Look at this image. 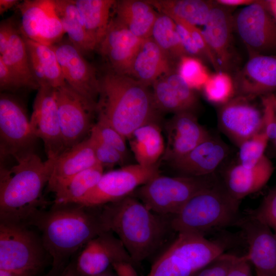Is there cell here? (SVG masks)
<instances>
[{
    "label": "cell",
    "mask_w": 276,
    "mask_h": 276,
    "mask_svg": "<svg viewBox=\"0 0 276 276\" xmlns=\"http://www.w3.org/2000/svg\"><path fill=\"white\" fill-rule=\"evenodd\" d=\"M28 225L36 226L41 233L52 267L64 266L65 260L80 247L109 231L102 218L101 206L79 203H54L49 211L36 214Z\"/></svg>",
    "instance_id": "obj_1"
},
{
    "label": "cell",
    "mask_w": 276,
    "mask_h": 276,
    "mask_svg": "<svg viewBox=\"0 0 276 276\" xmlns=\"http://www.w3.org/2000/svg\"><path fill=\"white\" fill-rule=\"evenodd\" d=\"M101 213L107 228L122 241L134 264L158 252L173 232L169 216L153 212L132 194L101 206Z\"/></svg>",
    "instance_id": "obj_2"
},
{
    "label": "cell",
    "mask_w": 276,
    "mask_h": 276,
    "mask_svg": "<svg viewBox=\"0 0 276 276\" xmlns=\"http://www.w3.org/2000/svg\"><path fill=\"white\" fill-rule=\"evenodd\" d=\"M55 159L43 161L35 152L15 159L10 168L1 164L0 221L25 224L48 204L42 196Z\"/></svg>",
    "instance_id": "obj_3"
},
{
    "label": "cell",
    "mask_w": 276,
    "mask_h": 276,
    "mask_svg": "<svg viewBox=\"0 0 276 276\" xmlns=\"http://www.w3.org/2000/svg\"><path fill=\"white\" fill-rule=\"evenodd\" d=\"M99 79L97 118L108 122L127 139L142 125L157 122L159 111L148 86L110 70Z\"/></svg>",
    "instance_id": "obj_4"
},
{
    "label": "cell",
    "mask_w": 276,
    "mask_h": 276,
    "mask_svg": "<svg viewBox=\"0 0 276 276\" xmlns=\"http://www.w3.org/2000/svg\"><path fill=\"white\" fill-rule=\"evenodd\" d=\"M241 201L227 192L220 178L199 192L176 214L169 216L174 232L205 235L236 226L242 215Z\"/></svg>",
    "instance_id": "obj_5"
},
{
    "label": "cell",
    "mask_w": 276,
    "mask_h": 276,
    "mask_svg": "<svg viewBox=\"0 0 276 276\" xmlns=\"http://www.w3.org/2000/svg\"><path fill=\"white\" fill-rule=\"evenodd\" d=\"M225 248L223 243L203 236L178 233L155 260L147 276H194Z\"/></svg>",
    "instance_id": "obj_6"
},
{
    "label": "cell",
    "mask_w": 276,
    "mask_h": 276,
    "mask_svg": "<svg viewBox=\"0 0 276 276\" xmlns=\"http://www.w3.org/2000/svg\"><path fill=\"white\" fill-rule=\"evenodd\" d=\"M215 173L195 177L186 175L167 176L159 174L138 188L132 194L153 212L171 216L193 196L214 183Z\"/></svg>",
    "instance_id": "obj_7"
},
{
    "label": "cell",
    "mask_w": 276,
    "mask_h": 276,
    "mask_svg": "<svg viewBox=\"0 0 276 276\" xmlns=\"http://www.w3.org/2000/svg\"><path fill=\"white\" fill-rule=\"evenodd\" d=\"M22 223H0V269L35 275L48 255L41 237Z\"/></svg>",
    "instance_id": "obj_8"
},
{
    "label": "cell",
    "mask_w": 276,
    "mask_h": 276,
    "mask_svg": "<svg viewBox=\"0 0 276 276\" xmlns=\"http://www.w3.org/2000/svg\"><path fill=\"white\" fill-rule=\"evenodd\" d=\"M37 138L33 134L30 120L22 103L12 95H0L1 159H17L35 152Z\"/></svg>",
    "instance_id": "obj_9"
},
{
    "label": "cell",
    "mask_w": 276,
    "mask_h": 276,
    "mask_svg": "<svg viewBox=\"0 0 276 276\" xmlns=\"http://www.w3.org/2000/svg\"><path fill=\"white\" fill-rule=\"evenodd\" d=\"M158 166L136 164L103 173L94 188L77 203L95 207L120 200L159 174Z\"/></svg>",
    "instance_id": "obj_10"
},
{
    "label": "cell",
    "mask_w": 276,
    "mask_h": 276,
    "mask_svg": "<svg viewBox=\"0 0 276 276\" xmlns=\"http://www.w3.org/2000/svg\"><path fill=\"white\" fill-rule=\"evenodd\" d=\"M56 99L65 150L84 140L94 125L97 104L72 88L67 84L55 88Z\"/></svg>",
    "instance_id": "obj_11"
},
{
    "label": "cell",
    "mask_w": 276,
    "mask_h": 276,
    "mask_svg": "<svg viewBox=\"0 0 276 276\" xmlns=\"http://www.w3.org/2000/svg\"><path fill=\"white\" fill-rule=\"evenodd\" d=\"M234 29L252 53L276 51V20L261 1L244 6L233 16Z\"/></svg>",
    "instance_id": "obj_12"
},
{
    "label": "cell",
    "mask_w": 276,
    "mask_h": 276,
    "mask_svg": "<svg viewBox=\"0 0 276 276\" xmlns=\"http://www.w3.org/2000/svg\"><path fill=\"white\" fill-rule=\"evenodd\" d=\"M31 130L43 144L47 159H56L65 150L60 127L55 88L40 86L37 90L30 119Z\"/></svg>",
    "instance_id": "obj_13"
},
{
    "label": "cell",
    "mask_w": 276,
    "mask_h": 276,
    "mask_svg": "<svg viewBox=\"0 0 276 276\" xmlns=\"http://www.w3.org/2000/svg\"><path fill=\"white\" fill-rule=\"evenodd\" d=\"M243 233L247 245L245 255L256 272L276 276V235L265 223L250 211L241 216L237 225Z\"/></svg>",
    "instance_id": "obj_14"
},
{
    "label": "cell",
    "mask_w": 276,
    "mask_h": 276,
    "mask_svg": "<svg viewBox=\"0 0 276 276\" xmlns=\"http://www.w3.org/2000/svg\"><path fill=\"white\" fill-rule=\"evenodd\" d=\"M252 100L235 96L221 105L218 111L220 129L238 147L263 129L262 111Z\"/></svg>",
    "instance_id": "obj_15"
},
{
    "label": "cell",
    "mask_w": 276,
    "mask_h": 276,
    "mask_svg": "<svg viewBox=\"0 0 276 276\" xmlns=\"http://www.w3.org/2000/svg\"><path fill=\"white\" fill-rule=\"evenodd\" d=\"M52 46L67 85L97 104L100 92V79L96 68L70 41H60Z\"/></svg>",
    "instance_id": "obj_16"
},
{
    "label": "cell",
    "mask_w": 276,
    "mask_h": 276,
    "mask_svg": "<svg viewBox=\"0 0 276 276\" xmlns=\"http://www.w3.org/2000/svg\"><path fill=\"white\" fill-rule=\"evenodd\" d=\"M124 261L133 263L122 241L112 232L107 231L85 245L75 267L78 276H91L106 271L116 262Z\"/></svg>",
    "instance_id": "obj_17"
},
{
    "label": "cell",
    "mask_w": 276,
    "mask_h": 276,
    "mask_svg": "<svg viewBox=\"0 0 276 276\" xmlns=\"http://www.w3.org/2000/svg\"><path fill=\"white\" fill-rule=\"evenodd\" d=\"M235 96L251 99L276 90V55L252 53L234 80Z\"/></svg>",
    "instance_id": "obj_18"
},
{
    "label": "cell",
    "mask_w": 276,
    "mask_h": 276,
    "mask_svg": "<svg viewBox=\"0 0 276 276\" xmlns=\"http://www.w3.org/2000/svg\"><path fill=\"white\" fill-rule=\"evenodd\" d=\"M143 39L135 36L120 21L111 17L98 49L107 61L109 70L119 74L128 75L133 60Z\"/></svg>",
    "instance_id": "obj_19"
},
{
    "label": "cell",
    "mask_w": 276,
    "mask_h": 276,
    "mask_svg": "<svg viewBox=\"0 0 276 276\" xmlns=\"http://www.w3.org/2000/svg\"><path fill=\"white\" fill-rule=\"evenodd\" d=\"M167 142L163 159L171 163L183 157L211 134L193 112L175 113L166 125Z\"/></svg>",
    "instance_id": "obj_20"
},
{
    "label": "cell",
    "mask_w": 276,
    "mask_h": 276,
    "mask_svg": "<svg viewBox=\"0 0 276 276\" xmlns=\"http://www.w3.org/2000/svg\"><path fill=\"white\" fill-rule=\"evenodd\" d=\"M152 97L159 111L193 112L198 104L194 90L174 69L162 76L152 84Z\"/></svg>",
    "instance_id": "obj_21"
},
{
    "label": "cell",
    "mask_w": 276,
    "mask_h": 276,
    "mask_svg": "<svg viewBox=\"0 0 276 276\" xmlns=\"http://www.w3.org/2000/svg\"><path fill=\"white\" fill-rule=\"evenodd\" d=\"M233 16L228 8L215 2L201 31L221 71L226 72L233 60Z\"/></svg>",
    "instance_id": "obj_22"
},
{
    "label": "cell",
    "mask_w": 276,
    "mask_h": 276,
    "mask_svg": "<svg viewBox=\"0 0 276 276\" xmlns=\"http://www.w3.org/2000/svg\"><path fill=\"white\" fill-rule=\"evenodd\" d=\"M228 154L227 145L211 135L186 155L171 164L181 175L208 176L215 173Z\"/></svg>",
    "instance_id": "obj_23"
},
{
    "label": "cell",
    "mask_w": 276,
    "mask_h": 276,
    "mask_svg": "<svg viewBox=\"0 0 276 276\" xmlns=\"http://www.w3.org/2000/svg\"><path fill=\"white\" fill-rule=\"evenodd\" d=\"M273 171L271 161L265 155L252 167H246L239 163L231 166L220 179L229 194L241 201L247 196L262 189Z\"/></svg>",
    "instance_id": "obj_24"
},
{
    "label": "cell",
    "mask_w": 276,
    "mask_h": 276,
    "mask_svg": "<svg viewBox=\"0 0 276 276\" xmlns=\"http://www.w3.org/2000/svg\"><path fill=\"white\" fill-rule=\"evenodd\" d=\"M99 165L88 137L66 149L54 162L47 185L55 193L80 172Z\"/></svg>",
    "instance_id": "obj_25"
},
{
    "label": "cell",
    "mask_w": 276,
    "mask_h": 276,
    "mask_svg": "<svg viewBox=\"0 0 276 276\" xmlns=\"http://www.w3.org/2000/svg\"><path fill=\"white\" fill-rule=\"evenodd\" d=\"M174 63L150 37L143 39L133 60L128 76L148 87L175 69Z\"/></svg>",
    "instance_id": "obj_26"
},
{
    "label": "cell",
    "mask_w": 276,
    "mask_h": 276,
    "mask_svg": "<svg viewBox=\"0 0 276 276\" xmlns=\"http://www.w3.org/2000/svg\"><path fill=\"white\" fill-rule=\"evenodd\" d=\"M112 9L113 17L135 36L141 39L151 36L158 13L147 0L116 1Z\"/></svg>",
    "instance_id": "obj_27"
},
{
    "label": "cell",
    "mask_w": 276,
    "mask_h": 276,
    "mask_svg": "<svg viewBox=\"0 0 276 276\" xmlns=\"http://www.w3.org/2000/svg\"><path fill=\"white\" fill-rule=\"evenodd\" d=\"M137 164L152 166L157 164L165 149L161 130L157 122L137 128L128 139Z\"/></svg>",
    "instance_id": "obj_28"
},
{
    "label": "cell",
    "mask_w": 276,
    "mask_h": 276,
    "mask_svg": "<svg viewBox=\"0 0 276 276\" xmlns=\"http://www.w3.org/2000/svg\"><path fill=\"white\" fill-rule=\"evenodd\" d=\"M55 11L69 41L83 55L97 48L86 31L73 0H53Z\"/></svg>",
    "instance_id": "obj_29"
},
{
    "label": "cell",
    "mask_w": 276,
    "mask_h": 276,
    "mask_svg": "<svg viewBox=\"0 0 276 276\" xmlns=\"http://www.w3.org/2000/svg\"><path fill=\"white\" fill-rule=\"evenodd\" d=\"M84 26L97 48L104 37L110 19L114 0H73Z\"/></svg>",
    "instance_id": "obj_30"
},
{
    "label": "cell",
    "mask_w": 276,
    "mask_h": 276,
    "mask_svg": "<svg viewBox=\"0 0 276 276\" xmlns=\"http://www.w3.org/2000/svg\"><path fill=\"white\" fill-rule=\"evenodd\" d=\"M159 13L194 26H204L215 2L203 0H147Z\"/></svg>",
    "instance_id": "obj_31"
},
{
    "label": "cell",
    "mask_w": 276,
    "mask_h": 276,
    "mask_svg": "<svg viewBox=\"0 0 276 276\" xmlns=\"http://www.w3.org/2000/svg\"><path fill=\"white\" fill-rule=\"evenodd\" d=\"M0 59L22 80L27 88L38 90L39 86L31 72L23 35L15 26L12 30L7 49L0 55Z\"/></svg>",
    "instance_id": "obj_32"
},
{
    "label": "cell",
    "mask_w": 276,
    "mask_h": 276,
    "mask_svg": "<svg viewBox=\"0 0 276 276\" xmlns=\"http://www.w3.org/2000/svg\"><path fill=\"white\" fill-rule=\"evenodd\" d=\"M18 8L21 14V34L36 41L55 11L53 0H25Z\"/></svg>",
    "instance_id": "obj_33"
},
{
    "label": "cell",
    "mask_w": 276,
    "mask_h": 276,
    "mask_svg": "<svg viewBox=\"0 0 276 276\" xmlns=\"http://www.w3.org/2000/svg\"><path fill=\"white\" fill-rule=\"evenodd\" d=\"M104 168L99 165L84 170L72 177L55 194V204L77 203L97 185Z\"/></svg>",
    "instance_id": "obj_34"
},
{
    "label": "cell",
    "mask_w": 276,
    "mask_h": 276,
    "mask_svg": "<svg viewBox=\"0 0 276 276\" xmlns=\"http://www.w3.org/2000/svg\"><path fill=\"white\" fill-rule=\"evenodd\" d=\"M151 37L174 63L188 56L177 32L176 24L169 16L158 13Z\"/></svg>",
    "instance_id": "obj_35"
},
{
    "label": "cell",
    "mask_w": 276,
    "mask_h": 276,
    "mask_svg": "<svg viewBox=\"0 0 276 276\" xmlns=\"http://www.w3.org/2000/svg\"><path fill=\"white\" fill-rule=\"evenodd\" d=\"M23 37L28 54L36 60L45 75L49 85L56 88L66 84L52 46L40 43L24 35Z\"/></svg>",
    "instance_id": "obj_36"
},
{
    "label": "cell",
    "mask_w": 276,
    "mask_h": 276,
    "mask_svg": "<svg viewBox=\"0 0 276 276\" xmlns=\"http://www.w3.org/2000/svg\"><path fill=\"white\" fill-rule=\"evenodd\" d=\"M202 89L208 101L220 106L235 96L234 80L224 71L210 74Z\"/></svg>",
    "instance_id": "obj_37"
},
{
    "label": "cell",
    "mask_w": 276,
    "mask_h": 276,
    "mask_svg": "<svg viewBox=\"0 0 276 276\" xmlns=\"http://www.w3.org/2000/svg\"><path fill=\"white\" fill-rule=\"evenodd\" d=\"M177 71L194 90L202 89L210 75L201 59L190 56L180 58Z\"/></svg>",
    "instance_id": "obj_38"
},
{
    "label": "cell",
    "mask_w": 276,
    "mask_h": 276,
    "mask_svg": "<svg viewBox=\"0 0 276 276\" xmlns=\"http://www.w3.org/2000/svg\"><path fill=\"white\" fill-rule=\"evenodd\" d=\"M269 140L261 131L242 142L239 146V164L246 167L256 165L265 155L264 153Z\"/></svg>",
    "instance_id": "obj_39"
},
{
    "label": "cell",
    "mask_w": 276,
    "mask_h": 276,
    "mask_svg": "<svg viewBox=\"0 0 276 276\" xmlns=\"http://www.w3.org/2000/svg\"><path fill=\"white\" fill-rule=\"evenodd\" d=\"M88 138L97 162L103 168H110L124 163L126 158L117 149L103 142L94 133L90 132Z\"/></svg>",
    "instance_id": "obj_40"
},
{
    "label": "cell",
    "mask_w": 276,
    "mask_h": 276,
    "mask_svg": "<svg viewBox=\"0 0 276 276\" xmlns=\"http://www.w3.org/2000/svg\"><path fill=\"white\" fill-rule=\"evenodd\" d=\"M90 132L94 133L103 142L117 149L127 157L128 151L126 144V139L108 122L97 118Z\"/></svg>",
    "instance_id": "obj_41"
},
{
    "label": "cell",
    "mask_w": 276,
    "mask_h": 276,
    "mask_svg": "<svg viewBox=\"0 0 276 276\" xmlns=\"http://www.w3.org/2000/svg\"><path fill=\"white\" fill-rule=\"evenodd\" d=\"M250 212L266 223L276 235V185L269 190L258 208Z\"/></svg>",
    "instance_id": "obj_42"
},
{
    "label": "cell",
    "mask_w": 276,
    "mask_h": 276,
    "mask_svg": "<svg viewBox=\"0 0 276 276\" xmlns=\"http://www.w3.org/2000/svg\"><path fill=\"white\" fill-rule=\"evenodd\" d=\"M171 17L175 22L181 25L186 29L198 48L205 56L206 59L211 64L212 66L215 70L216 72L221 71L214 55L204 39L201 30L196 26L189 24L185 20L175 17Z\"/></svg>",
    "instance_id": "obj_43"
},
{
    "label": "cell",
    "mask_w": 276,
    "mask_h": 276,
    "mask_svg": "<svg viewBox=\"0 0 276 276\" xmlns=\"http://www.w3.org/2000/svg\"><path fill=\"white\" fill-rule=\"evenodd\" d=\"M239 256L224 252L197 272L194 276H225Z\"/></svg>",
    "instance_id": "obj_44"
},
{
    "label": "cell",
    "mask_w": 276,
    "mask_h": 276,
    "mask_svg": "<svg viewBox=\"0 0 276 276\" xmlns=\"http://www.w3.org/2000/svg\"><path fill=\"white\" fill-rule=\"evenodd\" d=\"M274 96L270 94L262 97L263 122L264 131L269 140H273L276 137V107Z\"/></svg>",
    "instance_id": "obj_45"
},
{
    "label": "cell",
    "mask_w": 276,
    "mask_h": 276,
    "mask_svg": "<svg viewBox=\"0 0 276 276\" xmlns=\"http://www.w3.org/2000/svg\"><path fill=\"white\" fill-rule=\"evenodd\" d=\"M24 88H27L22 80L0 59L1 93L4 91L14 92Z\"/></svg>",
    "instance_id": "obj_46"
},
{
    "label": "cell",
    "mask_w": 276,
    "mask_h": 276,
    "mask_svg": "<svg viewBox=\"0 0 276 276\" xmlns=\"http://www.w3.org/2000/svg\"><path fill=\"white\" fill-rule=\"evenodd\" d=\"M175 23L176 24L177 32L180 37L182 44L187 55L200 59H206L205 56L198 48L186 29L181 25L176 22Z\"/></svg>",
    "instance_id": "obj_47"
},
{
    "label": "cell",
    "mask_w": 276,
    "mask_h": 276,
    "mask_svg": "<svg viewBox=\"0 0 276 276\" xmlns=\"http://www.w3.org/2000/svg\"><path fill=\"white\" fill-rule=\"evenodd\" d=\"M225 276H252L250 263L245 255L239 256L231 266Z\"/></svg>",
    "instance_id": "obj_48"
},
{
    "label": "cell",
    "mask_w": 276,
    "mask_h": 276,
    "mask_svg": "<svg viewBox=\"0 0 276 276\" xmlns=\"http://www.w3.org/2000/svg\"><path fill=\"white\" fill-rule=\"evenodd\" d=\"M14 25L10 19L1 21L0 24V55L7 49Z\"/></svg>",
    "instance_id": "obj_49"
},
{
    "label": "cell",
    "mask_w": 276,
    "mask_h": 276,
    "mask_svg": "<svg viewBox=\"0 0 276 276\" xmlns=\"http://www.w3.org/2000/svg\"><path fill=\"white\" fill-rule=\"evenodd\" d=\"M129 261H120L112 265V268L117 276H139L134 266Z\"/></svg>",
    "instance_id": "obj_50"
},
{
    "label": "cell",
    "mask_w": 276,
    "mask_h": 276,
    "mask_svg": "<svg viewBox=\"0 0 276 276\" xmlns=\"http://www.w3.org/2000/svg\"><path fill=\"white\" fill-rule=\"evenodd\" d=\"M255 0H217L215 3L218 5L227 8L238 6H246L255 3Z\"/></svg>",
    "instance_id": "obj_51"
},
{
    "label": "cell",
    "mask_w": 276,
    "mask_h": 276,
    "mask_svg": "<svg viewBox=\"0 0 276 276\" xmlns=\"http://www.w3.org/2000/svg\"><path fill=\"white\" fill-rule=\"evenodd\" d=\"M262 4L276 20V0L261 1Z\"/></svg>",
    "instance_id": "obj_52"
},
{
    "label": "cell",
    "mask_w": 276,
    "mask_h": 276,
    "mask_svg": "<svg viewBox=\"0 0 276 276\" xmlns=\"http://www.w3.org/2000/svg\"><path fill=\"white\" fill-rule=\"evenodd\" d=\"M18 3L19 1L17 0H0L1 15Z\"/></svg>",
    "instance_id": "obj_53"
},
{
    "label": "cell",
    "mask_w": 276,
    "mask_h": 276,
    "mask_svg": "<svg viewBox=\"0 0 276 276\" xmlns=\"http://www.w3.org/2000/svg\"><path fill=\"white\" fill-rule=\"evenodd\" d=\"M0 276H34L31 274L14 271L0 269Z\"/></svg>",
    "instance_id": "obj_54"
},
{
    "label": "cell",
    "mask_w": 276,
    "mask_h": 276,
    "mask_svg": "<svg viewBox=\"0 0 276 276\" xmlns=\"http://www.w3.org/2000/svg\"><path fill=\"white\" fill-rule=\"evenodd\" d=\"M64 269V266L52 267V269L44 276H62Z\"/></svg>",
    "instance_id": "obj_55"
},
{
    "label": "cell",
    "mask_w": 276,
    "mask_h": 276,
    "mask_svg": "<svg viewBox=\"0 0 276 276\" xmlns=\"http://www.w3.org/2000/svg\"><path fill=\"white\" fill-rule=\"evenodd\" d=\"M62 276H78L75 265L71 264L65 268Z\"/></svg>",
    "instance_id": "obj_56"
},
{
    "label": "cell",
    "mask_w": 276,
    "mask_h": 276,
    "mask_svg": "<svg viewBox=\"0 0 276 276\" xmlns=\"http://www.w3.org/2000/svg\"><path fill=\"white\" fill-rule=\"evenodd\" d=\"M112 268L111 267L103 272L91 276H117L114 271H112Z\"/></svg>",
    "instance_id": "obj_57"
},
{
    "label": "cell",
    "mask_w": 276,
    "mask_h": 276,
    "mask_svg": "<svg viewBox=\"0 0 276 276\" xmlns=\"http://www.w3.org/2000/svg\"><path fill=\"white\" fill-rule=\"evenodd\" d=\"M272 141H273V145H274L275 150H276V137H275V139H274L272 140Z\"/></svg>",
    "instance_id": "obj_58"
},
{
    "label": "cell",
    "mask_w": 276,
    "mask_h": 276,
    "mask_svg": "<svg viewBox=\"0 0 276 276\" xmlns=\"http://www.w3.org/2000/svg\"><path fill=\"white\" fill-rule=\"evenodd\" d=\"M256 276H268L256 272Z\"/></svg>",
    "instance_id": "obj_59"
}]
</instances>
